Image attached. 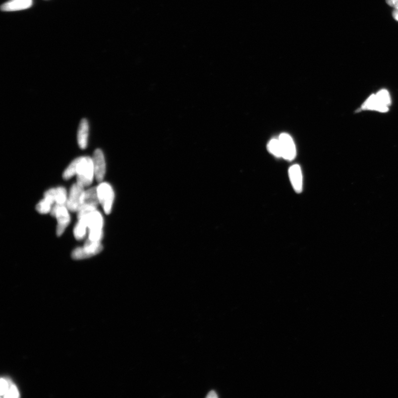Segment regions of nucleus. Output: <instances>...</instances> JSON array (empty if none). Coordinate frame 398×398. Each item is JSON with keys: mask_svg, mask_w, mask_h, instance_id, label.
Wrapping results in <instances>:
<instances>
[{"mask_svg": "<svg viewBox=\"0 0 398 398\" xmlns=\"http://www.w3.org/2000/svg\"><path fill=\"white\" fill-rule=\"evenodd\" d=\"M44 199L36 206L37 212L40 214H46L51 213L52 206L56 202L55 188L47 190L44 195Z\"/></svg>", "mask_w": 398, "mask_h": 398, "instance_id": "obj_10", "label": "nucleus"}, {"mask_svg": "<svg viewBox=\"0 0 398 398\" xmlns=\"http://www.w3.org/2000/svg\"><path fill=\"white\" fill-rule=\"evenodd\" d=\"M68 210L65 205L56 204L51 210V215L56 218L57 221V236H60L63 234L70 222V217Z\"/></svg>", "mask_w": 398, "mask_h": 398, "instance_id": "obj_5", "label": "nucleus"}, {"mask_svg": "<svg viewBox=\"0 0 398 398\" xmlns=\"http://www.w3.org/2000/svg\"><path fill=\"white\" fill-rule=\"evenodd\" d=\"M85 191L84 187L77 183L71 186L66 206L70 212H78L83 202Z\"/></svg>", "mask_w": 398, "mask_h": 398, "instance_id": "obj_7", "label": "nucleus"}, {"mask_svg": "<svg viewBox=\"0 0 398 398\" xmlns=\"http://www.w3.org/2000/svg\"><path fill=\"white\" fill-rule=\"evenodd\" d=\"M97 193L105 213L108 215L111 213L114 198L112 186L107 183H102L97 187Z\"/></svg>", "mask_w": 398, "mask_h": 398, "instance_id": "obj_6", "label": "nucleus"}, {"mask_svg": "<svg viewBox=\"0 0 398 398\" xmlns=\"http://www.w3.org/2000/svg\"><path fill=\"white\" fill-rule=\"evenodd\" d=\"M89 131V126L87 119L85 118L81 119L77 134L78 145L81 149H85L88 146Z\"/></svg>", "mask_w": 398, "mask_h": 398, "instance_id": "obj_14", "label": "nucleus"}, {"mask_svg": "<svg viewBox=\"0 0 398 398\" xmlns=\"http://www.w3.org/2000/svg\"><path fill=\"white\" fill-rule=\"evenodd\" d=\"M99 204L100 202L97 188L94 187L85 191L83 202L77 212L78 220L84 216L97 210Z\"/></svg>", "mask_w": 398, "mask_h": 398, "instance_id": "obj_3", "label": "nucleus"}, {"mask_svg": "<svg viewBox=\"0 0 398 398\" xmlns=\"http://www.w3.org/2000/svg\"><path fill=\"white\" fill-rule=\"evenodd\" d=\"M268 150L272 155L277 157H282L281 143L279 139H273L268 145Z\"/></svg>", "mask_w": 398, "mask_h": 398, "instance_id": "obj_19", "label": "nucleus"}, {"mask_svg": "<svg viewBox=\"0 0 398 398\" xmlns=\"http://www.w3.org/2000/svg\"><path fill=\"white\" fill-rule=\"evenodd\" d=\"M0 393L4 398H18L20 393L13 383L6 378H1L0 381Z\"/></svg>", "mask_w": 398, "mask_h": 398, "instance_id": "obj_13", "label": "nucleus"}, {"mask_svg": "<svg viewBox=\"0 0 398 398\" xmlns=\"http://www.w3.org/2000/svg\"><path fill=\"white\" fill-rule=\"evenodd\" d=\"M363 110H375L381 113H386L389 110V107L383 104L380 99L377 97L376 94H373L366 100L362 106Z\"/></svg>", "mask_w": 398, "mask_h": 398, "instance_id": "obj_15", "label": "nucleus"}, {"mask_svg": "<svg viewBox=\"0 0 398 398\" xmlns=\"http://www.w3.org/2000/svg\"><path fill=\"white\" fill-rule=\"evenodd\" d=\"M32 2V0H9L2 4L1 9L4 12L23 10L31 7Z\"/></svg>", "mask_w": 398, "mask_h": 398, "instance_id": "obj_11", "label": "nucleus"}, {"mask_svg": "<svg viewBox=\"0 0 398 398\" xmlns=\"http://www.w3.org/2000/svg\"><path fill=\"white\" fill-rule=\"evenodd\" d=\"M89 229V238L93 241L100 242L103 237L104 219L97 210L84 216ZM81 219V218H80Z\"/></svg>", "mask_w": 398, "mask_h": 398, "instance_id": "obj_2", "label": "nucleus"}, {"mask_svg": "<svg viewBox=\"0 0 398 398\" xmlns=\"http://www.w3.org/2000/svg\"><path fill=\"white\" fill-rule=\"evenodd\" d=\"M80 157L76 158L68 167L63 172V178L65 180H69L72 178L74 175L76 174V171H77L78 165L79 164Z\"/></svg>", "mask_w": 398, "mask_h": 398, "instance_id": "obj_17", "label": "nucleus"}, {"mask_svg": "<svg viewBox=\"0 0 398 398\" xmlns=\"http://www.w3.org/2000/svg\"><path fill=\"white\" fill-rule=\"evenodd\" d=\"M55 195L56 203L59 205H65L68 200V195L66 190L63 187H58L55 188Z\"/></svg>", "mask_w": 398, "mask_h": 398, "instance_id": "obj_18", "label": "nucleus"}, {"mask_svg": "<svg viewBox=\"0 0 398 398\" xmlns=\"http://www.w3.org/2000/svg\"><path fill=\"white\" fill-rule=\"evenodd\" d=\"M282 157L286 160L292 161L296 156V147L293 140L288 134L282 133L279 137Z\"/></svg>", "mask_w": 398, "mask_h": 398, "instance_id": "obj_8", "label": "nucleus"}, {"mask_svg": "<svg viewBox=\"0 0 398 398\" xmlns=\"http://www.w3.org/2000/svg\"><path fill=\"white\" fill-rule=\"evenodd\" d=\"M393 16L394 17L396 20L398 21V10H397V9H396V10L393 11Z\"/></svg>", "mask_w": 398, "mask_h": 398, "instance_id": "obj_22", "label": "nucleus"}, {"mask_svg": "<svg viewBox=\"0 0 398 398\" xmlns=\"http://www.w3.org/2000/svg\"><path fill=\"white\" fill-rule=\"evenodd\" d=\"M386 2L388 5L394 7L398 10V0H386Z\"/></svg>", "mask_w": 398, "mask_h": 398, "instance_id": "obj_20", "label": "nucleus"}, {"mask_svg": "<svg viewBox=\"0 0 398 398\" xmlns=\"http://www.w3.org/2000/svg\"><path fill=\"white\" fill-rule=\"evenodd\" d=\"M87 227V224H86L84 218H81L79 219V222L76 224L74 229V237L77 240H81L85 237Z\"/></svg>", "mask_w": 398, "mask_h": 398, "instance_id": "obj_16", "label": "nucleus"}, {"mask_svg": "<svg viewBox=\"0 0 398 398\" xmlns=\"http://www.w3.org/2000/svg\"><path fill=\"white\" fill-rule=\"evenodd\" d=\"M77 183L84 187L92 184L95 172L92 158L81 157L76 171Z\"/></svg>", "mask_w": 398, "mask_h": 398, "instance_id": "obj_1", "label": "nucleus"}, {"mask_svg": "<svg viewBox=\"0 0 398 398\" xmlns=\"http://www.w3.org/2000/svg\"><path fill=\"white\" fill-rule=\"evenodd\" d=\"M96 180L102 182L106 173V162L103 152L97 149L94 151L92 158Z\"/></svg>", "mask_w": 398, "mask_h": 398, "instance_id": "obj_9", "label": "nucleus"}, {"mask_svg": "<svg viewBox=\"0 0 398 398\" xmlns=\"http://www.w3.org/2000/svg\"><path fill=\"white\" fill-rule=\"evenodd\" d=\"M206 398H218V396L217 395V393H216L215 391H210L209 393V394L207 395V396H206Z\"/></svg>", "mask_w": 398, "mask_h": 398, "instance_id": "obj_21", "label": "nucleus"}, {"mask_svg": "<svg viewBox=\"0 0 398 398\" xmlns=\"http://www.w3.org/2000/svg\"><path fill=\"white\" fill-rule=\"evenodd\" d=\"M289 174L291 184L296 192L301 193L303 189V175L300 166L297 165L291 166Z\"/></svg>", "mask_w": 398, "mask_h": 398, "instance_id": "obj_12", "label": "nucleus"}, {"mask_svg": "<svg viewBox=\"0 0 398 398\" xmlns=\"http://www.w3.org/2000/svg\"><path fill=\"white\" fill-rule=\"evenodd\" d=\"M103 249L100 242L93 241L89 238L83 247L74 249L72 252L71 257L75 260H83L98 255L102 251Z\"/></svg>", "mask_w": 398, "mask_h": 398, "instance_id": "obj_4", "label": "nucleus"}]
</instances>
